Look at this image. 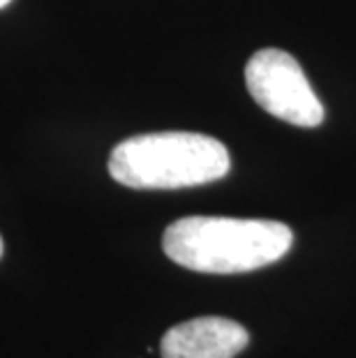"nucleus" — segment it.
<instances>
[{"instance_id": "f257e3e1", "label": "nucleus", "mask_w": 356, "mask_h": 358, "mask_svg": "<svg viewBox=\"0 0 356 358\" xmlns=\"http://www.w3.org/2000/svg\"><path fill=\"white\" fill-rule=\"evenodd\" d=\"M292 243V229L276 220L215 215L180 217L162 236V250L173 264L211 275H234L271 266L290 252Z\"/></svg>"}, {"instance_id": "f03ea898", "label": "nucleus", "mask_w": 356, "mask_h": 358, "mask_svg": "<svg viewBox=\"0 0 356 358\" xmlns=\"http://www.w3.org/2000/svg\"><path fill=\"white\" fill-rule=\"evenodd\" d=\"M232 169L222 141L199 132H153L111 150V178L132 189H180L225 178Z\"/></svg>"}, {"instance_id": "7ed1b4c3", "label": "nucleus", "mask_w": 356, "mask_h": 358, "mask_svg": "<svg viewBox=\"0 0 356 358\" xmlns=\"http://www.w3.org/2000/svg\"><path fill=\"white\" fill-rule=\"evenodd\" d=\"M245 83L252 100L271 116L297 127L324 123V106L292 53L259 49L245 65Z\"/></svg>"}, {"instance_id": "20e7f679", "label": "nucleus", "mask_w": 356, "mask_h": 358, "mask_svg": "<svg viewBox=\"0 0 356 358\" xmlns=\"http://www.w3.org/2000/svg\"><path fill=\"white\" fill-rule=\"evenodd\" d=\"M250 342L243 324L227 317H197L162 335V358H234Z\"/></svg>"}, {"instance_id": "39448f33", "label": "nucleus", "mask_w": 356, "mask_h": 358, "mask_svg": "<svg viewBox=\"0 0 356 358\" xmlns=\"http://www.w3.org/2000/svg\"><path fill=\"white\" fill-rule=\"evenodd\" d=\"M10 3H12V0H0V10H3V7H7Z\"/></svg>"}, {"instance_id": "423d86ee", "label": "nucleus", "mask_w": 356, "mask_h": 358, "mask_svg": "<svg viewBox=\"0 0 356 358\" xmlns=\"http://www.w3.org/2000/svg\"><path fill=\"white\" fill-rule=\"evenodd\" d=\"M3 252H5V245H3V238H0V257H3Z\"/></svg>"}]
</instances>
